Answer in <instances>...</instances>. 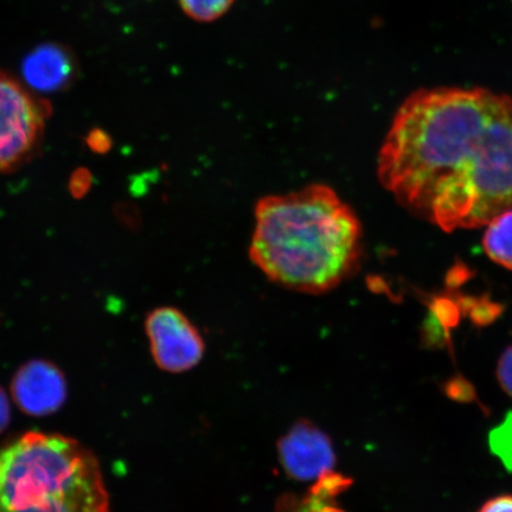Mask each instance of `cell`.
Here are the masks:
<instances>
[{"label": "cell", "instance_id": "8fae6325", "mask_svg": "<svg viewBox=\"0 0 512 512\" xmlns=\"http://www.w3.org/2000/svg\"><path fill=\"white\" fill-rule=\"evenodd\" d=\"M235 0H179L182 10L194 21L214 22L226 15Z\"/></svg>", "mask_w": 512, "mask_h": 512}, {"label": "cell", "instance_id": "e0dca14e", "mask_svg": "<svg viewBox=\"0 0 512 512\" xmlns=\"http://www.w3.org/2000/svg\"><path fill=\"white\" fill-rule=\"evenodd\" d=\"M89 184H91V178H88L87 172L78 171L72 179L70 189H72L75 196H80L85 194L86 190L89 188Z\"/></svg>", "mask_w": 512, "mask_h": 512}, {"label": "cell", "instance_id": "7a4b0ae2", "mask_svg": "<svg viewBox=\"0 0 512 512\" xmlns=\"http://www.w3.org/2000/svg\"><path fill=\"white\" fill-rule=\"evenodd\" d=\"M361 251L360 220L326 185L267 196L256 204L249 258L275 284L329 292L355 271Z\"/></svg>", "mask_w": 512, "mask_h": 512}, {"label": "cell", "instance_id": "7c38bea8", "mask_svg": "<svg viewBox=\"0 0 512 512\" xmlns=\"http://www.w3.org/2000/svg\"><path fill=\"white\" fill-rule=\"evenodd\" d=\"M490 445L492 451L501 457L505 466L512 470V413L504 424L492 432Z\"/></svg>", "mask_w": 512, "mask_h": 512}, {"label": "cell", "instance_id": "9c48e42d", "mask_svg": "<svg viewBox=\"0 0 512 512\" xmlns=\"http://www.w3.org/2000/svg\"><path fill=\"white\" fill-rule=\"evenodd\" d=\"M352 480L331 471L316 480L303 497L284 495L275 512H345L338 507L337 497L349 490Z\"/></svg>", "mask_w": 512, "mask_h": 512}, {"label": "cell", "instance_id": "52a82bcc", "mask_svg": "<svg viewBox=\"0 0 512 512\" xmlns=\"http://www.w3.org/2000/svg\"><path fill=\"white\" fill-rule=\"evenodd\" d=\"M19 408L31 416L53 414L67 399V383L53 363L36 360L24 364L11 384Z\"/></svg>", "mask_w": 512, "mask_h": 512}, {"label": "cell", "instance_id": "ac0fdd59", "mask_svg": "<svg viewBox=\"0 0 512 512\" xmlns=\"http://www.w3.org/2000/svg\"><path fill=\"white\" fill-rule=\"evenodd\" d=\"M88 145L94 151L104 152L111 146V140L108 139L107 134L100 131H95L88 138Z\"/></svg>", "mask_w": 512, "mask_h": 512}, {"label": "cell", "instance_id": "2e32d148", "mask_svg": "<svg viewBox=\"0 0 512 512\" xmlns=\"http://www.w3.org/2000/svg\"><path fill=\"white\" fill-rule=\"evenodd\" d=\"M11 420V408L8 396L4 390L0 388V433L6 430Z\"/></svg>", "mask_w": 512, "mask_h": 512}, {"label": "cell", "instance_id": "9a60e30c", "mask_svg": "<svg viewBox=\"0 0 512 512\" xmlns=\"http://www.w3.org/2000/svg\"><path fill=\"white\" fill-rule=\"evenodd\" d=\"M447 393L452 396L453 399H462L466 401L471 399L473 396V390L467 386L464 381H452L447 384Z\"/></svg>", "mask_w": 512, "mask_h": 512}, {"label": "cell", "instance_id": "ba28073f", "mask_svg": "<svg viewBox=\"0 0 512 512\" xmlns=\"http://www.w3.org/2000/svg\"><path fill=\"white\" fill-rule=\"evenodd\" d=\"M75 73V62L67 49L50 43L32 50L22 66L25 83L41 93L61 91L72 82Z\"/></svg>", "mask_w": 512, "mask_h": 512}, {"label": "cell", "instance_id": "30bf717a", "mask_svg": "<svg viewBox=\"0 0 512 512\" xmlns=\"http://www.w3.org/2000/svg\"><path fill=\"white\" fill-rule=\"evenodd\" d=\"M484 235L486 254L496 264L512 270V209L492 219Z\"/></svg>", "mask_w": 512, "mask_h": 512}, {"label": "cell", "instance_id": "6da1fadb", "mask_svg": "<svg viewBox=\"0 0 512 512\" xmlns=\"http://www.w3.org/2000/svg\"><path fill=\"white\" fill-rule=\"evenodd\" d=\"M377 172L403 208L445 232L486 226L512 209V99L420 89L396 113Z\"/></svg>", "mask_w": 512, "mask_h": 512}, {"label": "cell", "instance_id": "277c9868", "mask_svg": "<svg viewBox=\"0 0 512 512\" xmlns=\"http://www.w3.org/2000/svg\"><path fill=\"white\" fill-rule=\"evenodd\" d=\"M47 114L46 102L0 69V174L17 168L36 151Z\"/></svg>", "mask_w": 512, "mask_h": 512}, {"label": "cell", "instance_id": "4fadbf2b", "mask_svg": "<svg viewBox=\"0 0 512 512\" xmlns=\"http://www.w3.org/2000/svg\"><path fill=\"white\" fill-rule=\"evenodd\" d=\"M497 379L504 392L512 398V345L499 358Z\"/></svg>", "mask_w": 512, "mask_h": 512}, {"label": "cell", "instance_id": "5b68a950", "mask_svg": "<svg viewBox=\"0 0 512 512\" xmlns=\"http://www.w3.org/2000/svg\"><path fill=\"white\" fill-rule=\"evenodd\" d=\"M153 358L160 369L183 373L201 362L204 341L190 320L175 307H159L146 319Z\"/></svg>", "mask_w": 512, "mask_h": 512}, {"label": "cell", "instance_id": "3957f363", "mask_svg": "<svg viewBox=\"0 0 512 512\" xmlns=\"http://www.w3.org/2000/svg\"><path fill=\"white\" fill-rule=\"evenodd\" d=\"M0 512H111L98 459L60 434L29 432L6 441Z\"/></svg>", "mask_w": 512, "mask_h": 512}, {"label": "cell", "instance_id": "5bb4252c", "mask_svg": "<svg viewBox=\"0 0 512 512\" xmlns=\"http://www.w3.org/2000/svg\"><path fill=\"white\" fill-rule=\"evenodd\" d=\"M478 512H512V495L491 498Z\"/></svg>", "mask_w": 512, "mask_h": 512}, {"label": "cell", "instance_id": "8992f818", "mask_svg": "<svg viewBox=\"0 0 512 512\" xmlns=\"http://www.w3.org/2000/svg\"><path fill=\"white\" fill-rule=\"evenodd\" d=\"M286 475L299 482L318 480L335 471L336 453L328 434L309 420H299L278 441Z\"/></svg>", "mask_w": 512, "mask_h": 512}]
</instances>
